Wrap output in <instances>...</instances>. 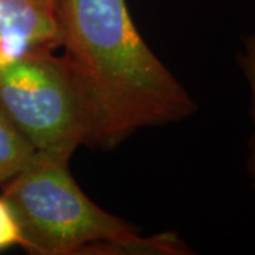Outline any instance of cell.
I'll list each match as a JSON object with an SVG mask.
<instances>
[{
  "mask_svg": "<svg viewBox=\"0 0 255 255\" xmlns=\"http://www.w3.org/2000/svg\"><path fill=\"white\" fill-rule=\"evenodd\" d=\"M57 21L84 146L110 150L140 129L176 124L197 111L140 36L127 0H57Z\"/></svg>",
  "mask_w": 255,
  "mask_h": 255,
  "instance_id": "obj_1",
  "label": "cell"
},
{
  "mask_svg": "<svg viewBox=\"0 0 255 255\" xmlns=\"http://www.w3.org/2000/svg\"><path fill=\"white\" fill-rule=\"evenodd\" d=\"M71 157L36 152L1 184L21 230V248L33 255L193 254L174 233L142 237L127 221L101 209L70 172Z\"/></svg>",
  "mask_w": 255,
  "mask_h": 255,
  "instance_id": "obj_2",
  "label": "cell"
},
{
  "mask_svg": "<svg viewBox=\"0 0 255 255\" xmlns=\"http://www.w3.org/2000/svg\"><path fill=\"white\" fill-rule=\"evenodd\" d=\"M0 105L36 152L71 157L84 146L78 101L51 50L33 51L0 68Z\"/></svg>",
  "mask_w": 255,
  "mask_h": 255,
  "instance_id": "obj_3",
  "label": "cell"
},
{
  "mask_svg": "<svg viewBox=\"0 0 255 255\" xmlns=\"http://www.w3.org/2000/svg\"><path fill=\"white\" fill-rule=\"evenodd\" d=\"M0 37L58 48L57 0H0Z\"/></svg>",
  "mask_w": 255,
  "mask_h": 255,
  "instance_id": "obj_4",
  "label": "cell"
},
{
  "mask_svg": "<svg viewBox=\"0 0 255 255\" xmlns=\"http://www.w3.org/2000/svg\"><path fill=\"white\" fill-rule=\"evenodd\" d=\"M36 153L0 105V186L17 174Z\"/></svg>",
  "mask_w": 255,
  "mask_h": 255,
  "instance_id": "obj_5",
  "label": "cell"
},
{
  "mask_svg": "<svg viewBox=\"0 0 255 255\" xmlns=\"http://www.w3.org/2000/svg\"><path fill=\"white\" fill-rule=\"evenodd\" d=\"M237 63L241 73L246 77L251 95L250 114L254 130L250 139V156L247 162V172L251 177L253 187L255 190V33H250L241 37V50L237 53Z\"/></svg>",
  "mask_w": 255,
  "mask_h": 255,
  "instance_id": "obj_6",
  "label": "cell"
},
{
  "mask_svg": "<svg viewBox=\"0 0 255 255\" xmlns=\"http://www.w3.org/2000/svg\"><path fill=\"white\" fill-rule=\"evenodd\" d=\"M21 244L23 237L17 219L9 203L0 194V253Z\"/></svg>",
  "mask_w": 255,
  "mask_h": 255,
  "instance_id": "obj_7",
  "label": "cell"
},
{
  "mask_svg": "<svg viewBox=\"0 0 255 255\" xmlns=\"http://www.w3.org/2000/svg\"><path fill=\"white\" fill-rule=\"evenodd\" d=\"M254 1H255V0H254Z\"/></svg>",
  "mask_w": 255,
  "mask_h": 255,
  "instance_id": "obj_8",
  "label": "cell"
}]
</instances>
